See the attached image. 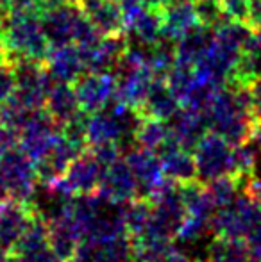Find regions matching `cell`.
<instances>
[{
    "mask_svg": "<svg viewBox=\"0 0 261 262\" xmlns=\"http://www.w3.org/2000/svg\"><path fill=\"white\" fill-rule=\"evenodd\" d=\"M47 111L49 114L63 127L66 121H70L73 116L81 113V104L77 98L75 88L70 82H56L50 88L47 95Z\"/></svg>",
    "mask_w": 261,
    "mask_h": 262,
    "instance_id": "2e32d148",
    "label": "cell"
},
{
    "mask_svg": "<svg viewBox=\"0 0 261 262\" xmlns=\"http://www.w3.org/2000/svg\"><path fill=\"white\" fill-rule=\"evenodd\" d=\"M183 2H190V4H195L197 0H183Z\"/></svg>",
    "mask_w": 261,
    "mask_h": 262,
    "instance_id": "f1b7e54d",
    "label": "cell"
},
{
    "mask_svg": "<svg viewBox=\"0 0 261 262\" xmlns=\"http://www.w3.org/2000/svg\"><path fill=\"white\" fill-rule=\"evenodd\" d=\"M181 107L183 105L179 98L168 88L167 79H156L145 102L138 111L143 118H157V120L168 121Z\"/></svg>",
    "mask_w": 261,
    "mask_h": 262,
    "instance_id": "9a60e30c",
    "label": "cell"
},
{
    "mask_svg": "<svg viewBox=\"0 0 261 262\" xmlns=\"http://www.w3.org/2000/svg\"><path fill=\"white\" fill-rule=\"evenodd\" d=\"M193 262H208V260H193Z\"/></svg>",
    "mask_w": 261,
    "mask_h": 262,
    "instance_id": "f546056e",
    "label": "cell"
},
{
    "mask_svg": "<svg viewBox=\"0 0 261 262\" xmlns=\"http://www.w3.org/2000/svg\"><path fill=\"white\" fill-rule=\"evenodd\" d=\"M72 262H83V260H77V259H75V260H72Z\"/></svg>",
    "mask_w": 261,
    "mask_h": 262,
    "instance_id": "4dcf8cb0",
    "label": "cell"
},
{
    "mask_svg": "<svg viewBox=\"0 0 261 262\" xmlns=\"http://www.w3.org/2000/svg\"><path fill=\"white\" fill-rule=\"evenodd\" d=\"M104 169L106 166H102L101 161L88 148L79 157L73 159L65 175L50 186H54L57 191L72 198L83 196V194H93L101 187Z\"/></svg>",
    "mask_w": 261,
    "mask_h": 262,
    "instance_id": "3957f363",
    "label": "cell"
},
{
    "mask_svg": "<svg viewBox=\"0 0 261 262\" xmlns=\"http://www.w3.org/2000/svg\"><path fill=\"white\" fill-rule=\"evenodd\" d=\"M251 113L256 123H261V77L254 79L251 84Z\"/></svg>",
    "mask_w": 261,
    "mask_h": 262,
    "instance_id": "d4e9b609",
    "label": "cell"
},
{
    "mask_svg": "<svg viewBox=\"0 0 261 262\" xmlns=\"http://www.w3.org/2000/svg\"><path fill=\"white\" fill-rule=\"evenodd\" d=\"M234 146L222 136L209 130L193 150L197 164V180L208 184L224 175H234Z\"/></svg>",
    "mask_w": 261,
    "mask_h": 262,
    "instance_id": "7a4b0ae2",
    "label": "cell"
},
{
    "mask_svg": "<svg viewBox=\"0 0 261 262\" xmlns=\"http://www.w3.org/2000/svg\"><path fill=\"white\" fill-rule=\"evenodd\" d=\"M88 72L86 61L75 43L54 47L49 52V73L56 82L73 84Z\"/></svg>",
    "mask_w": 261,
    "mask_h": 262,
    "instance_id": "30bf717a",
    "label": "cell"
},
{
    "mask_svg": "<svg viewBox=\"0 0 261 262\" xmlns=\"http://www.w3.org/2000/svg\"><path fill=\"white\" fill-rule=\"evenodd\" d=\"M172 138L179 146L193 152L202 138L209 132V121L206 111H195L190 107H181L168 120Z\"/></svg>",
    "mask_w": 261,
    "mask_h": 262,
    "instance_id": "ba28073f",
    "label": "cell"
},
{
    "mask_svg": "<svg viewBox=\"0 0 261 262\" xmlns=\"http://www.w3.org/2000/svg\"><path fill=\"white\" fill-rule=\"evenodd\" d=\"M124 157L134 173L136 184H138V198L152 200L170 180L163 171L159 154L152 152V150L134 145L127 150Z\"/></svg>",
    "mask_w": 261,
    "mask_h": 262,
    "instance_id": "277c9868",
    "label": "cell"
},
{
    "mask_svg": "<svg viewBox=\"0 0 261 262\" xmlns=\"http://www.w3.org/2000/svg\"><path fill=\"white\" fill-rule=\"evenodd\" d=\"M172 132L168 127V121L157 120V118H143L138 125L134 141L138 146L159 154L165 146L170 143Z\"/></svg>",
    "mask_w": 261,
    "mask_h": 262,
    "instance_id": "d6986e66",
    "label": "cell"
},
{
    "mask_svg": "<svg viewBox=\"0 0 261 262\" xmlns=\"http://www.w3.org/2000/svg\"><path fill=\"white\" fill-rule=\"evenodd\" d=\"M261 225V207L240 193L229 205L216 209L211 217V234L245 239Z\"/></svg>",
    "mask_w": 261,
    "mask_h": 262,
    "instance_id": "6da1fadb",
    "label": "cell"
},
{
    "mask_svg": "<svg viewBox=\"0 0 261 262\" xmlns=\"http://www.w3.org/2000/svg\"><path fill=\"white\" fill-rule=\"evenodd\" d=\"M251 250L245 239L226 237V235H213L206 248L208 262H247Z\"/></svg>",
    "mask_w": 261,
    "mask_h": 262,
    "instance_id": "ac0fdd59",
    "label": "cell"
},
{
    "mask_svg": "<svg viewBox=\"0 0 261 262\" xmlns=\"http://www.w3.org/2000/svg\"><path fill=\"white\" fill-rule=\"evenodd\" d=\"M222 6L231 20L247 21L249 0H222Z\"/></svg>",
    "mask_w": 261,
    "mask_h": 262,
    "instance_id": "cb8c5ba5",
    "label": "cell"
},
{
    "mask_svg": "<svg viewBox=\"0 0 261 262\" xmlns=\"http://www.w3.org/2000/svg\"><path fill=\"white\" fill-rule=\"evenodd\" d=\"M77 4L102 36L118 34L126 29L120 0H79Z\"/></svg>",
    "mask_w": 261,
    "mask_h": 262,
    "instance_id": "8fae6325",
    "label": "cell"
},
{
    "mask_svg": "<svg viewBox=\"0 0 261 262\" xmlns=\"http://www.w3.org/2000/svg\"><path fill=\"white\" fill-rule=\"evenodd\" d=\"M97 193L106 200L120 205H126L131 200L138 198V184H136L134 173L127 164L126 157L122 156L109 166H106L104 177H102Z\"/></svg>",
    "mask_w": 261,
    "mask_h": 262,
    "instance_id": "8992f818",
    "label": "cell"
},
{
    "mask_svg": "<svg viewBox=\"0 0 261 262\" xmlns=\"http://www.w3.org/2000/svg\"><path fill=\"white\" fill-rule=\"evenodd\" d=\"M0 49H2V45H0ZM0 52H2V50H0Z\"/></svg>",
    "mask_w": 261,
    "mask_h": 262,
    "instance_id": "1f68e13d",
    "label": "cell"
},
{
    "mask_svg": "<svg viewBox=\"0 0 261 262\" xmlns=\"http://www.w3.org/2000/svg\"><path fill=\"white\" fill-rule=\"evenodd\" d=\"M81 109L88 114L102 111L111 104L116 91V77L113 72H86L73 82Z\"/></svg>",
    "mask_w": 261,
    "mask_h": 262,
    "instance_id": "5b68a950",
    "label": "cell"
},
{
    "mask_svg": "<svg viewBox=\"0 0 261 262\" xmlns=\"http://www.w3.org/2000/svg\"><path fill=\"white\" fill-rule=\"evenodd\" d=\"M161 16H163V31L161 36L177 43L188 31H192L197 21V14L193 9V4L183 2V0H172L167 6L161 7Z\"/></svg>",
    "mask_w": 261,
    "mask_h": 262,
    "instance_id": "4fadbf2b",
    "label": "cell"
},
{
    "mask_svg": "<svg viewBox=\"0 0 261 262\" xmlns=\"http://www.w3.org/2000/svg\"><path fill=\"white\" fill-rule=\"evenodd\" d=\"M75 259L83 262H134V245L129 234L93 243L83 241Z\"/></svg>",
    "mask_w": 261,
    "mask_h": 262,
    "instance_id": "52a82bcc",
    "label": "cell"
},
{
    "mask_svg": "<svg viewBox=\"0 0 261 262\" xmlns=\"http://www.w3.org/2000/svg\"><path fill=\"white\" fill-rule=\"evenodd\" d=\"M34 210L29 204L7 198L0 204V246L6 250L13 248L22 237L29 225L34 220Z\"/></svg>",
    "mask_w": 261,
    "mask_h": 262,
    "instance_id": "9c48e42d",
    "label": "cell"
},
{
    "mask_svg": "<svg viewBox=\"0 0 261 262\" xmlns=\"http://www.w3.org/2000/svg\"><path fill=\"white\" fill-rule=\"evenodd\" d=\"M245 24L252 29L258 31L261 29V0H249V14Z\"/></svg>",
    "mask_w": 261,
    "mask_h": 262,
    "instance_id": "484cf974",
    "label": "cell"
},
{
    "mask_svg": "<svg viewBox=\"0 0 261 262\" xmlns=\"http://www.w3.org/2000/svg\"><path fill=\"white\" fill-rule=\"evenodd\" d=\"M247 262H261V257H256V255H251L249 257Z\"/></svg>",
    "mask_w": 261,
    "mask_h": 262,
    "instance_id": "83f0119b",
    "label": "cell"
},
{
    "mask_svg": "<svg viewBox=\"0 0 261 262\" xmlns=\"http://www.w3.org/2000/svg\"><path fill=\"white\" fill-rule=\"evenodd\" d=\"M143 2H145L147 6H150V7H157V9H161V7L167 6V4L172 2V0H143Z\"/></svg>",
    "mask_w": 261,
    "mask_h": 262,
    "instance_id": "4316f807",
    "label": "cell"
},
{
    "mask_svg": "<svg viewBox=\"0 0 261 262\" xmlns=\"http://www.w3.org/2000/svg\"><path fill=\"white\" fill-rule=\"evenodd\" d=\"M206 193H208L211 204L215 209H220L224 205H229L238 194L242 193V184L236 175H224L211 182L204 184Z\"/></svg>",
    "mask_w": 261,
    "mask_h": 262,
    "instance_id": "44dd1931",
    "label": "cell"
},
{
    "mask_svg": "<svg viewBox=\"0 0 261 262\" xmlns=\"http://www.w3.org/2000/svg\"><path fill=\"white\" fill-rule=\"evenodd\" d=\"M159 159L167 179L174 180L177 184L197 180V164L193 152L179 146L174 138L159 152Z\"/></svg>",
    "mask_w": 261,
    "mask_h": 262,
    "instance_id": "7c38bea8",
    "label": "cell"
},
{
    "mask_svg": "<svg viewBox=\"0 0 261 262\" xmlns=\"http://www.w3.org/2000/svg\"><path fill=\"white\" fill-rule=\"evenodd\" d=\"M193 9H195L198 24L209 29H216L231 20L224 9L222 0H197L193 4Z\"/></svg>",
    "mask_w": 261,
    "mask_h": 262,
    "instance_id": "7402d4cb",
    "label": "cell"
},
{
    "mask_svg": "<svg viewBox=\"0 0 261 262\" xmlns=\"http://www.w3.org/2000/svg\"><path fill=\"white\" fill-rule=\"evenodd\" d=\"M258 143L254 139L242 145L234 146V175L236 177H251L256 173V164H258Z\"/></svg>",
    "mask_w": 261,
    "mask_h": 262,
    "instance_id": "603a6c76",
    "label": "cell"
},
{
    "mask_svg": "<svg viewBox=\"0 0 261 262\" xmlns=\"http://www.w3.org/2000/svg\"><path fill=\"white\" fill-rule=\"evenodd\" d=\"M215 38V29L204 27V25H195L192 31H188L177 41V59L175 62L188 64L195 68L197 62L204 57Z\"/></svg>",
    "mask_w": 261,
    "mask_h": 262,
    "instance_id": "e0dca14e",
    "label": "cell"
},
{
    "mask_svg": "<svg viewBox=\"0 0 261 262\" xmlns=\"http://www.w3.org/2000/svg\"><path fill=\"white\" fill-rule=\"evenodd\" d=\"M161 31H163L161 9L150 6L143 7L131 21H127L124 29L129 43H139L147 47H152L161 38Z\"/></svg>",
    "mask_w": 261,
    "mask_h": 262,
    "instance_id": "5bb4252c",
    "label": "cell"
},
{
    "mask_svg": "<svg viewBox=\"0 0 261 262\" xmlns=\"http://www.w3.org/2000/svg\"><path fill=\"white\" fill-rule=\"evenodd\" d=\"M152 217V204L145 198H134L124 205V221L131 239L139 237L147 230Z\"/></svg>",
    "mask_w": 261,
    "mask_h": 262,
    "instance_id": "ffe728a7",
    "label": "cell"
}]
</instances>
